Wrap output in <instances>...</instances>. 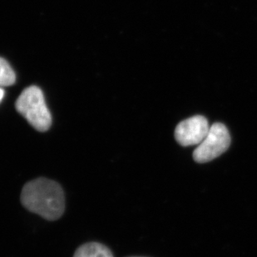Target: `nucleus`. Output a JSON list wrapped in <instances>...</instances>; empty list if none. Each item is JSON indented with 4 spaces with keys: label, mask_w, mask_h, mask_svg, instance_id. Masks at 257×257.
<instances>
[{
    "label": "nucleus",
    "mask_w": 257,
    "mask_h": 257,
    "mask_svg": "<svg viewBox=\"0 0 257 257\" xmlns=\"http://www.w3.org/2000/svg\"><path fill=\"white\" fill-rule=\"evenodd\" d=\"M209 122L202 115H195L181 121L176 126L175 137L182 146L200 145L210 131Z\"/></svg>",
    "instance_id": "obj_4"
},
{
    "label": "nucleus",
    "mask_w": 257,
    "mask_h": 257,
    "mask_svg": "<svg viewBox=\"0 0 257 257\" xmlns=\"http://www.w3.org/2000/svg\"><path fill=\"white\" fill-rule=\"evenodd\" d=\"M16 75L7 60L0 57V87L10 86L15 84Z\"/></svg>",
    "instance_id": "obj_6"
},
{
    "label": "nucleus",
    "mask_w": 257,
    "mask_h": 257,
    "mask_svg": "<svg viewBox=\"0 0 257 257\" xmlns=\"http://www.w3.org/2000/svg\"><path fill=\"white\" fill-rule=\"evenodd\" d=\"M230 136L225 124L215 123L210 126L204 141L194 151L193 158L198 163H206L217 158L227 151Z\"/></svg>",
    "instance_id": "obj_3"
},
{
    "label": "nucleus",
    "mask_w": 257,
    "mask_h": 257,
    "mask_svg": "<svg viewBox=\"0 0 257 257\" xmlns=\"http://www.w3.org/2000/svg\"><path fill=\"white\" fill-rule=\"evenodd\" d=\"M74 257H114L111 250L98 242H89L79 246Z\"/></svg>",
    "instance_id": "obj_5"
},
{
    "label": "nucleus",
    "mask_w": 257,
    "mask_h": 257,
    "mask_svg": "<svg viewBox=\"0 0 257 257\" xmlns=\"http://www.w3.org/2000/svg\"><path fill=\"white\" fill-rule=\"evenodd\" d=\"M4 96H5V90L0 87V102L2 101Z\"/></svg>",
    "instance_id": "obj_7"
},
{
    "label": "nucleus",
    "mask_w": 257,
    "mask_h": 257,
    "mask_svg": "<svg viewBox=\"0 0 257 257\" xmlns=\"http://www.w3.org/2000/svg\"><path fill=\"white\" fill-rule=\"evenodd\" d=\"M21 203L30 212L45 220H59L64 212L65 198L60 184L46 178L28 182L21 193Z\"/></svg>",
    "instance_id": "obj_1"
},
{
    "label": "nucleus",
    "mask_w": 257,
    "mask_h": 257,
    "mask_svg": "<svg viewBox=\"0 0 257 257\" xmlns=\"http://www.w3.org/2000/svg\"><path fill=\"white\" fill-rule=\"evenodd\" d=\"M15 106L36 131L45 132L51 127L52 116L45 103L42 90L37 86L28 87L21 93Z\"/></svg>",
    "instance_id": "obj_2"
}]
</instances>
